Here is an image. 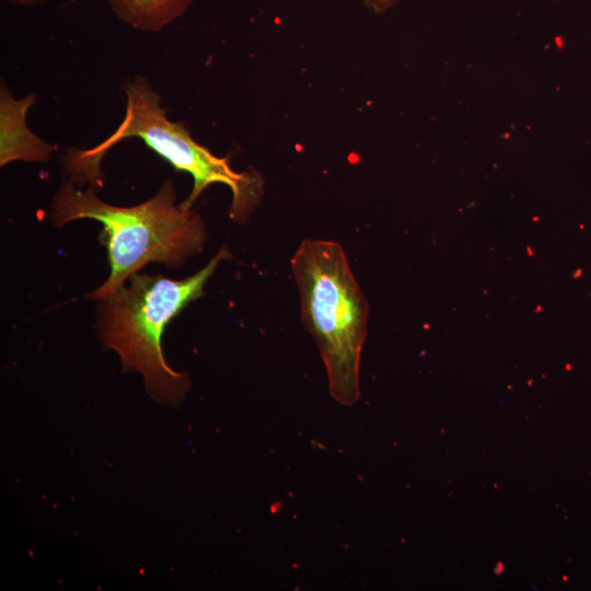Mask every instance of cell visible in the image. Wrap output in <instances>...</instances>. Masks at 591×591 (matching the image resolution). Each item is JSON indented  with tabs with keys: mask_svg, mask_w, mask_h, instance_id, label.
<instances>
[{
	"mask_svg": "<svg viewBox=\"0 0 591 591\" xmlns=\"http://www.w3.org/2000/svg\"><path fill=\"white\" fill-rule=\"evenodd\" d=\"M35 95L15 99L2 83L0 90V165L13 161L45 162L53 147L33 134L26 125V113Z\"/></svg>",
	"mask_w": 591,
	"mask_h": 591,
	"instance_id": "obj_5",
	"label": "cell"
},
{
	"mask_svg": "<svg viewBox=\"0 0 591 591\" xmlns=\"http://www.w3.org/2000/svg\"><path fill=\"white\" fill-rule=\"evenodd\" d=\"M580 274H581V270L579 269L578 271H576V274H575V278H576L577 276L579 277V276H580Z\"/></svg>",
	"mask_w": 591,
	"mask_h": 591,
	"instance_id": "obj_9",
	"label": "cell"
},
{
	"mask_svg": "<svg viewBox=\"0 0 591 591\" xmlns=\"http://www.w3.org/2000/svg\"><path fill=\"white\" fill-rule=\"evenodd\" d=\"M364 5L374 12H382L397 2V0H362Z\"/></svg>",
	"mask_w": 591,
	"mask_h": 591,
	"instance_id": "obj_7",
	"label": "cell"
},
{
	"mask_svg": "<svg viewBox=\"0 0 591 591\" xmlns=\"http://www.w3.org/2000/svg\"><path fill=\"white\" fill-rule=\"evenodd\" d=\"M175 199L171 179L153 197L131 207L101 200L92 186L82 190L72 179L62 182L53 202L54 224L93 219L103 225L100 239L107 248L111 273L90 299H106L149 263L176 268L202 250L207 239L202 219Z\"/></svg>",
	"mask_w": 591,
	"mask_h": 591,
	"instance_id": "obj_1",
	"label": "cell"
},
{
	"mask_svg": "<svg viewBox=\"0 0 591 591\" xmlns=\"http://www.w3.org/2000/svg\"><path fill=\"white\" fill-rule=\"evenodd\" d=\"M124 91L125 116L116 130L93 148L72 149L67 153L65 165L70 179L101 187L104 155L124 139L139 138L177 171L192 175L194 184L183 201L185 207L192 208L211 184H223L232 193L230 218L239 223L246 221L263 195L260 175L255 171H234L228 159L216 157L196 142L182 123L170 120L161 106L160 95L146 78L138 76L128 81Z\"/></svg>",
	"mask_w": 591,
	"mask_h": 591,
	"instance_id": "obj_3",
	"label": "cell"
},
{
	"mask_svg": "<svg viewBox=\"0 0 591 591\" xmlns=\"http://www.w3.org/2000/svg\"><path fill=\"white\" fill-rule=\"evenodd\" d=\"M231 257L223 245L201 270L182 280L136 273L101 300L102 343L118 355L124 371L142 375L153 401L177 406L188 392V374L173 370L164 359L162 336L171 320L205 294L204 287L220 262Z\"/></svg>",
	"mask_w": 591,
	"mask_h": 591,
	"instance_id": "obj_2",
	"label": "cell"
},
{
	"mask_svg": "<svg viewBox=\"0 0 591 591\" xmlns=\"http://www.w3.org/2000/svg\"><path fill=\"white\" fill-rule=\"evenodd\" d=\"M302 324L323 359L329 395L350 406L360 395L359 364L369 305L341 245L305 239L291 258Z\"/></svg>",
	"mask_w": 591,
	"mask_h": 591,
	"instance_id": "obj_4",
	"label": "cell"
},
{
	"mask_svg": "<svg viewBox=\"0 0 591 591\" xmlns=\"http://www.w3.org/2000/svg\"><path fill=\"white\" fill-rule=\"evenodd\" d=\"M43 1L45 0H8L9 3L13 5H19V7L34 5Z\"/></svg>",
	"mask_w": 591,
	"mask_h": 591,
	"instance_id": "obj_8",
	"label": "cell"
},
{
	"mask_svg": "<svg viewBox=\"0 0 591 591\" xmlns=\"http://www.w3.org/2000/svg\"><path fill=\"white\" fill-rule=\"evenodd\" d=\"M528 251H529V255L532 256V251L530 247H528Z\"/></svg>",
	"mask_w": 591,
	"mask_h": 591,
	"instance_id": "obj_10",
	"label": "cell"
},
{
	"mask_svg": "<svg viewBox=\"0 0 591 591\" xmlns=\"http://www.w3.org/2000/svg\"><path fill=\"white\" fill-rule=\"evenodd\" d=\"M195 0H107L127 25L143 32H159L179 19Z\"/></svg>",
	"mask_w": 591,
	"mask_h": 591,
	"instance_id": "obj_6",
	"label": "cell"
}]
</instances>
